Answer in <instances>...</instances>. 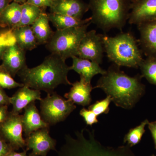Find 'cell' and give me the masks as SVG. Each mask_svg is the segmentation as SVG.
Wrapping results in <instances>:
<instances>
[{
  "mask_svg": "<svg viewBox=\"0 0 156 156\" xmlns=\"http://www.w3.org/2000/svg\"><path fill=\"white\" fill-rule=\"evenodd\" d=\"M152 156H155L154 155H153Z\"/></svg>",
  "mask_w": 156,
  "mask_h": 156,
  "instance_id": "40",
  "label": "cell"
},
{
  "mask_svg": "<svg viewBox=\"0 0 156 156\" xmlns=\"http://www.w3.org/2000/svg\"><path fill=\"white\" fill-rule=\"evenodd\" d=\"M91 23L61 30H56L46 44V48L51 54L56 55L65 61L77 56L81 41Z\"/></svg>",
  "mask_w": 156,
  "mask_h": 156,
  "instance_id": "6",
  "label": "cell"
},
{
  "mask_svg": "<svg viewBox=\"0 0 156 156\" xmlns=\"http://www.w3.org/2000/svg\"><path fill=\"white\" fill-rule=\"evenodd\" d=\"M41 99V91L31 89L24 85L10 97V104L13 107L11 112L15 114H19L29 104L36 100Z\"/></svg>",
  "mask_w": 156,
  "mask_h": 156,
  "instance_id": "16",
  "label": "cell"
},
{
  "mask_svg": "<svg viewBox=\"0 0 156 156\" xmlns=\"http://www.w3.org/2000/svg\"><path fill=\"white\" fill-rule=\"evenodd\" d=\"M55 1V0H28L27 3L45 10L48 7L50 8Z\"/></svg>",
  "mask_w": 156,
  "mask_h": 156,
  "instance_id": "31",
  "label": "cell"
},
{
  "mask_svg": "<svg viewBox=\"0 0 156 156\" xmlns=\"http://www.w3.org/2000/svg\"><path fill=\"white\" fill-rule=\"evenodd\" d=\"M72 86L69 92L65 94L64 97L78 105L85 107L90 105L92 100L91 92L94 89L91 83L80 79Z\"/></svg>",
  "mask_w": 156,
  "mask_h": 156,
  "instance_id": "17",
  "label": "cell"
},
{
  "mask_svg": "<svg viewBox=\"0 0 156 156\" xmlns=\"http://www.w3.org/2000/svg\"><path fill=\"white\" fill-rule=\"evenodd\" d=\"M10 98L2 88L0 87V106L2 105H8L10 104Z\"/></svg>",
  "mask_w": 156,
  "mask_h": 156,
  "instance_id": "32",
  "label": "cell"
},
{
  "mask_svg": "<svg viewBox=\"0 0 156 156\" xmlns=\"http://www.w3.org/2000/svg\"><path fill=\"white\" fill-rule=\"evenodd\" d=\"M50 128H41L33 132L25 139L27 150H31L29 156H47L51 150L56 151V141L50 136Z\"/></svg>",
  "mask_w": 156,
  "mask_h": 156,
  "instance_id": "10",
  "label": "cell"
},
{
  "mask_svg": "<svg viewBox=\"0 0 156 156\" xmlns=\"http://www.w3.org/2000/svg\"><path fill=\"white\" fill-rule=\"evenodd\" d=\"M103 36L95 30L87 31L79 46L77 56L101 64L105 52Z\"/></svg>",
  "mask_w": 156,
  "mask_h": 156,
  "instance_id": "8",
  "label": "cell"
},
{
  "mask_svg": "<svg viewBox=\"0 0 156 156\" xmlns=\"http://www.w3.org/2000/svg\"><path fill=\"white\" fill-rule=\"evenodd\" d=\"M143 76L150 83L156 86V57L148 56L140 66Z\"/></svg>",
  "mask_w": 156,
  "mask_h": 156,
  "instance_id": "25",
  "label": "cell"
},
{
  "mask_svg": "<svg viewBox=\"0 0 156 156\" xmlns=\"http://www.w3.org/2000/svg\"><path fill=\"white\" fill-rule=\"evenodd\" d=\"M57 156H136L128 145L110 147L97 139L93 129L83 128L65 136Z\"/></svg>",
  "mask_w": 156,
  "mask_h": 156,
  "instance_id": "3",
  "label": "cell"
},
{
  "mask_svg": "<svg viewBox=\"0 0 156 156\" xmlns=\"http://www.w3.org/2000/svg\"><path fill=\"white\" fill-rule=\"evenodd\" d=\"M119 66H111L97 81L94 89H100L112 98L115 105L131 109L141 97L144 87L138 76L132 77L120 70Z\"/></svg>",
  "mask_w": 156,
  "mask_h": 156,
  "instance_id": "1",
  "label": "cell"
},
{
  "mask_svg": "<svg viewBox=\"0 0 156 156\" xmlns=\"http://www.w3.org/2000/svg\"><path fill=\"white\" fill-rule=\"evenodd\" d=\"M149 122L148 120L146 119L139 126L130 129L124 136L123 140L124 143H127V145L131 147L139 143L145 133V126Z\"/></svg>",
  "mask_w": 156,
  "mask_h": 156,
  "instance_id": "24",
  "label": "cell"
},
{
  "mask_svg": "<svg viewBox=\"0 0 156 156\" xmlns=\"http://www.w3.org/2000/svg\"><path fill=\"white\" fill-rule=\"evenodd\" d=\"M80 114L83 118L84 121L88 126H92L93 124L98 122V117L90 110L82 108L80 111Z\"/></svg>",
  "mask_w": 156,
  "mask_h": 156,
  "instance_id": "29",
  "label": "cell"
},
{
  "mask_svg": "<svg viewBox=\"0 0 156 156\" xmlns=\"http://www.w3.org/2000/svg\"><path fill=\"white\" fill-rule=\"evenodd\" d=\"M23 131L22 115L9 113L5 120L0 125V134L14 150L26 147Z\"/></svg>",
  "mask_w": 156,
  "mask_h": 156,
  "instance_id": "9",
  "label": "cell"
},
{
  "mask_svg": "<svg viewBox=\"0 0 156 156\" xmlns=\"http://www.w3.org/2000/svg\"><path fill=\"white\" fill-rule=\"evenodd\" d=\"M40 101L41 116L50 126L63 122L76 108L74 103L55 92L48 93Z\"/></svg>",
  "mask_w": 156,
  "mask_h": 156,
  "instance_id": "7",
  "label": "cell"
},
{
  "mask_svg": "<svg viewBox=\"0 0 156 156\" xmlns=\"http://www.w3.org/2000/svg\"><path fill=\"white\" fill-rule=\"evenodd\" d=\"M103 41L107 56L117 66L137 68L144 60L132 34L121 33L115 37L104 35Z\"/></svg>",
  "mask_w": 156,
  "mask_h": 156,
  "instance_id": "5",
  "label": "cell"
},
{
  "mask_svg": "<svg viewBox=\"0 0 156 156\" xmlns=\"http://www.w3.org/2000/svg\"><path fill=\"white\" fill-rule=\"evenodd\" d=\"M11 2L12 0H0V14Z\"/></svg>",
  "mask_w": 156,
  "mask_h": 156,
  "instance_id": "35",
  "label": "cell"
},
{
  "mask_svg": "<svg viewBox=\"0 0 156 156\" xmlns=\"http://www.w3.org/2000/svg\"><path fill=\"white\" fill-rule=\"evenodd\" d=\"M8 105L0 106V125L2 123L9 115Z\"/></svg>",
  "mask_w": 156,
  "mask_h": 156,
  "instance_id": "33",
  "label": "cell"
},
{
  "mask_svg": "<svg viewBox=\"0 0 156 156\" xmlns=\"http://www.w3.org/2000/svg\"><path fill=\"white\" fill-rule=\"evenodd\" d=\"M72 58V65L70 66V70L74 71L79 74L80 79L87 83H91L92 78L98 74H105L106 70L101 67L100 64L89 59L74 56Z\"/></svg>",
  "mask_w": 156,
  "mask_h": 156,
  "instance_id": "14",
  "label": "cell"
},
{
  "mask_svg": "<svg viewBox=\"0 0 156 156\" xmlns=\"http://www.w3.org/2000/svg\"><path fill=\"white\" fill-rule=\"evenodd\" d=\"M13 150V148L0 134V156H6Z\"/></svg>",
  "mask_w": 156,
  "mask_h": 156,
  "instance_id": "30",
  "label": "cell"
},
{
  "mask_svg": "<svg viewBox=\"0 0 156 156\" xmlns=\"http://www.w3.org/2000/svg\"><path fill=\"white\" fill-rule=\"evenodd\" d=\"M15 42V39L12 34V29L10 28L9 30L0 34V60H2L6 49Z\"/></svg>",
  "mask_w": 156,
  "mask_h": 156,
  "instance_id": "28",
  "label": "cell"
},
{
  "mask_svg": "<svg viewBox=\"0 0 156 156\" xmlns=\"http://www.w3.org/2000/svg\"><path fill=\"white\" fill-rule=\"evenodd\" d=\"M92 23L104 32L122 30L128 20L131 2L129 0H89Z\"/></svg>",
  "mask_w": 156,
  "mask_h": 156,
  "instance_id": "4",
  "label": "cell"
},
{
  "mask_svg": "<svg viewBox=\"0 0 156 156\" xmlns=\"http://www.w3.org/2000/svg\"><path fill=\"white\" fill-rule=\"evenodd\" d=\"M48 15L50 22L52 23L57 30L81 26L92 23L91 17L85 19H79L67 15L51 13L48 14Z\"/></svg>",
  "mask_w": 156,
  "mask_h": 156,
  "instance_id": "22",
  "label": "cell"
},
{
  "mask_svg": "<svg viewBox=\"0 0 156 156\" xmlns=\"http://www.w3.org/2000/svg\"><path fill=\"white\" fill-rule=\"evenodd\" d=\"M50 10L53 14L83 19L89 8V4L83 0H55Z\"/></svg>",
  "mask_w": 156,
  "mask_h": 156,
  "instance_id": "13",
  "label": "cell"
},
{
  "mask_svg": "<svg viewBox=\"0 0 156 156\" xmlns=\"http://www.w3.org/2000/svg\"><path fill=\"white\" fill-rule=\"evenodd\" d=\"M27 150H26L23 151L22 152L18 153L13 150L10 152L6 156H29L27 155Z\"/></svg>",
  "mask_w": 156,
  "mask_h": 156,
  "instance_id": "36",
  "label": "cell"
},
{
  "mask_svg": "<svg viewBox=\"0 0 156 156\" xmlns=\"http://www.w3.org/2000/svg\"><path fill=\"white\" fill-rule=\"evenodd\" d=\"M44 9L28 3L21 5V19L16 27L31 26L37 19Z\"/></svg>",
  "mask_w": 156,
  "mask_h": 156,
  "instance_id": "23",
  "label": "cell"
},
{
  "mask_svg": "<svg viewBox=\"0 0 156 156\" xmlns=\"http://www.w3.org/2000/svg\"><path fill=\"white\" fill-rule=\"evenodd\" d=\"M70 70V66L66 61L50 54L41 64L31 68L27 66L17 75L24 86L50 93L62 84L72 85L68 79Z\"/></svg>",
  "mask_w": 156,
  "mask_h": 156,
  "instance_id": "2",
  "label": "cell"
},
{
  "mask_svg": "<svg viewBox=\"0 0 156 156\" xmlns=\"http://www.w3.org/2000/svg\"><path fill=\"white\" fill-rule=\"evenodd\" d=\"M149 129L150 131L152 136L153 138L154 143L156 148V121L149 122L148 124Z\"/></svg>",
  "mask_w": 156,
  "mask_h": 156,
  "instance_id": "34",
  "label": "cell"
},
{
  "mask_svg": "<svg viewBox=\"0 0 156 156\" xmlns=\"http://www.w3.org/2000/svg\"><path fill=\"white\" fill-rule=\"evenodd\" d=\"M24 110L22 120L23 131L26 137L39 129L50 128V126L42 119L35 101L29 104Z\"/></svg>",
  "mask_w": 156,
  "mask_h": 156,
  "instance_id": "15",
  "label": "cell"
},
{
  "mask_svg": "<svg viewBox=\"0 0 156 156\" xmlns=\"http://www.w3.org/2000/svg\"><path fill=\"white\" fill-rule=\"evenodd\" d=\"M129 1L131 3L135 2V1H137V0H129Z\"/></svg>",
  "mask_w": 156,
  "mask_h": 156,
  "instance_id": "38",
  "label": "cell"
},
{
  "mask_svg": "<svg viewBox=\"0 0 156 156\" xmlns=\"http://www.w3.org/2000/svg\"><path fill=\"white\" fill-rule=\"evenodd\" d=\"M24 86L23 84L17 83L9 73L1 66L0 68V87L2 89H12Z\"/></svg>",
  "mask_w": 156,
  "mask_h": 156,
  "instance_id": "27",
  "label": "cell"
},
{
  "mask_svg": "<svg viewBox=\"0 0 156 156\" xmlns=\"http://www.w3.org/2000/svg\"><path fill=\"white\" fill-rule=\"evenodd\" d=\"M1 66L12 77H15L20 71L27 66L26 51L16 42L8 47L3 54Z\"/></svg>",
  "mask_w": 156,
  "mask_h": 156,
  "instance_id": "12",
  "label": "cell"
},
{
  "mask_svg": "<svg viewBox=\"0 0 156 156\" xmlns=\"http://www.w3.org/2000/svg\"><path fill=\"white\" fill-rule=\"evenodd\" d=\"M21 5L12 2L0 14V26L15 28L21 19Z\"/></svg>",
  "mask_w": 156,
  "mask_h": 156,
  "instance_id": "21",
  "label": "cell"
},
{
  "mask_svg": "<svg viewBox=\"0 0 156 156\" xmlns=\"http://www.w3.org/2000/svg\"><path fill=\"white\" fill-rule=\"evenodd\" d=\"M12 30L15 42L23 50L30 51L39 45L31 26L20 27Z\"/></svg>",
  "mask_w": 156,
  "mask_h": 156,
  "instance_id": "19",
  "label": "cell"
},
{
  "mask_svg": "<svg viewBox=\"0 0 156 156\" xmlns=\"http://www.w3.org/2000/svg\"><path fill=\"white\" fill-rule=\"evenodd\" d=\"M112 101V98L109 95L106 98L99 101H97L95 103L91 105L88 109L93 112L97 117L100 115L107 114L109 112L110 104Z\"/></svg>",
  "mask_w": 156,
  "mask_h": 156,
  "instance_id": "26",
  "label": "cell"
},
{
  "mask_svg": "<svg viewBox=\"0 0 156 156\" xmlns=\"http://www.w3.org/2000/svg\"><path fill=\"white\" fill-rule=\"evenodd\" d=\"M12 2H15L18 3V4L22 5L24 3H27L28 0H12Z\"/></svg>",
  "mask_w": 156,
  "mask_h": 156,
  "instance_id": "37",
  "label": "cell"
},
{
  "mask_svg": "<svg viewBox=\"0 0 156 156\" xmlns=\"http://www.w3.org/2000/svg\"><path fill=\"white\" fill-rule=\"evenodd\" d=\"M156 20V0H137L131 3L128 22L139 26Z\"/></svg>",
  "mask_w": 156,
  "mask_h": 156,
  "instance_id": "11",
  "label": "cell"
},
{
  "mask_svg": "<svg viewBox=\"0 0 156 156\" xmlns=\"http://www.w3.org/2000/svg\"><path fill=\"white\" fill-rule=\"evenodd\" d=\"M48 14L43 11L37 19L31 26L35 36L40 45H46L53 35Z\"/></svg>",
  "mask_w": 156,
  "mask_h": 156,
  "instance_id": "20",
  "label": "cell"
},
{
  "mask_svg": "<svg viewBox=\"0 0 156 156\" xmlns=\"http://www.w3.org/2000/svg\"><path fill=\"white\" fill-rule=\"evenodd\" d=\"M140 34V43L148 56L156 57V20L137 26Z\"/></svg>",
  "mask_w": 156,
  "mask_h": 156,
  "instance_id": "18",
  "label": "cell"
},
{
  "mask_svg": "<svg viewBox=\"0 0 156 156\" xmlns=\"http://www.w3.org/2000/svg\"><path fill=\"white\" fill-rule=\"evenodd\" d=\"M1 66H0V68H1Z\"/></svg>",
  "mask_w": 156,
  "mask_h": 156,
  "instance_id": "39",
  "label": "cell"
}]
</instances>
